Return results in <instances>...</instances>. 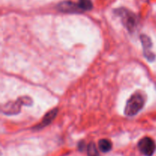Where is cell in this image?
Masks as SVG:
<instances>
[{
    "label": "cell",
    "mask_w": 156,
    "mask_h": 156,
    "mask_svg": "<svg viewBox=\"0 0 156 156\" xmlns=\"http://www.w3.org/2000/svg\"><path fill=\"white\" fill-rule=\"evenodd\" d=\"M140 41L142 42V45L143 47V53L144 56L149 61H153L155 59V56L152 52H151V47H152V41L147 35L142 34L140 35Z\"/></svg>",
    "instance_id": "5b68a950"
},
{
    "label": "cell",
    "mask_w": 156,
    "mask_h": 156,
    "mask_svg": "<svg viewBox=\"0 0 156 156\" xmlns=\"http://www.w3.org/2000/svg\"><path fill=\"white\" fill-rule=\"evenodd\" d=\"M87 154L88 156H100L97 147L94 143H90L87 147Z\"/></svg>",
    "instance_id": "30bf717a"
},
{
    "label": "cell",
    "mask_w": 156,
    "mask_h": 156,
    "mask_svg": "<svg viewBox=\"0 0 156 156\" xmlns=\"http://www.w3.org/2000/svg\"><path fill=\"white\" fill-rule=\"evenodd\" d=\"M138 148L145 156H152L156 149L155 141L150 137H144L138 143Z\"/></svg>",
    "instance_id": "277c9868"
},
{
    "label": "cell",
    "mask_w": 156,
    "mask_h": 156,
    "mask_svg": "<svg viewBox=\"0 0 156 156\" xmlns=\"http://www.w3.org/2000/svg\"><path fill=\"white\" fill-rule=\"evenodd\" d=\"M146 102V98L141 91H136L126 101L124 114L128 117L135 116L143 108Z\"/></svg>",
    "instance_id": "6da1fadb"
},
{
    "label": "cell",
    "mask_w": 156,
    "mask_h": 156,
    "mask_svg": "<svg viewBox=\"0 0 156 156\" xmlns=\"http://www.w3.org/2000/svg\"><path fill=\"white\" fill-rule=\"evenodd\" d=\"M56 9L61 12L65 13H80L82 11L79 9L77 3L73 2L71 1H65L59 3L56 6Z\"/></svg>",
    "instance_id": "8992f818"
},
{
    "label": "cell",
    "mask_w": 156,
    "mask_h": 156,
    "mask_svg": "<svg viewBox=\"0 0 156 156\" xmlns=\"http://www.w3.org/2000/svg\"><path fill=\"white\" fill-rule=\"evenodd\" d=\"M114 13L122 20V23L129 32H133L138 25V17L125 8H119L114 10Z\"/></svg>",
    "instance_id": "7a4b0ae2"
},
{
    "label": "cell",
    "mask_w": 156,
    "mask_h": 156,
    "mask_svg": "<svg viewBox=\"0 0 156 156\" xmlns=\"http://www.w3.org/2000/svg\"><path fill=\"white\" fill-rule=\"evenodd\" d=\"M98 149L101 151L102 152H110L112 149V143L110 140H107V139H103L101 140L98 142Z\"/></svg>",
    "instance_id": "ba28073f"
},
{
    "label": "cell",
    "mask_w": 156,
    "mask_h": 156,
    "mask_svg": "<svg viewBox=\"0 0 156 156\" xmlns=\"http://www.w3.org/2000/svg\"><path fill=\"white\" fill-rule=\"evenodd\" d=\"M85 148V143H84L83 141L80 142V143H79V150H80V151H83Z\"/></svg>",
    "instance_id": "8fae6325"
},
{
    "label": "cell",
    "mask_w": 156,
    "mask_h": 156,
    "mask_svg": "<svg viewBox=\"0 0 156 156\" xmlns=\"http://www.w3.org/2000/svg\"><path fill=\"white\" fill-rule=\"evenodd\" d=\"M57 113H58L57 108H54V109L51 110L50 111L47 112V114H45V116L44 117V118H43L42 121H41L38 125L35 126L34 127V129H42V128H44L45 126H48V125L50 124V123H52V121L54 120L55 117H56Z\"/></svg>",
    "instance_id": "52a82bcc"
},
{
    "label": "cell",
    "mask_w": 156,
    "mask_h": 156,
    "mask_svg": "<svg viewBox=\"0 0 156 156\" xmlns=\"http://www.w3.org/2000/svg\"><path fill=\"white\" fill-rule=\"evenodd\" d=\"M32 104V100L29 97H21L16 101L5 104L2 108V112L6 115H15L18 114L21 111V108L22 105H30Z\"/></svg>",
    "instance_id": "3957f363"
},
{
    "label": "cell",
    "mask_w": 156,
    "mask_h": 156,
    "mask_svg": "<svg viewBox=\"0 0 156 156\" xmlns=\"http://www.w3.org/2000/svg\"><path fill=\"white\" fill-rule=\"evenodd\" d=\"M77 4L82 12L90 11L93 9V3L91 0H79Z\"/></svg>",
    "instance_id": "9c48e42d"
}]
</instances>
